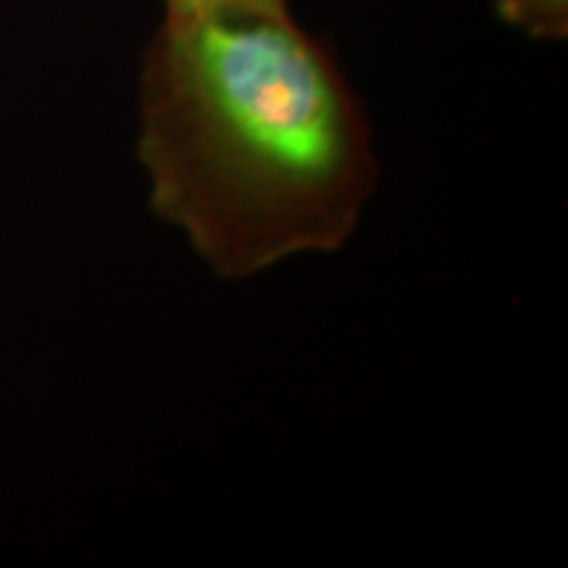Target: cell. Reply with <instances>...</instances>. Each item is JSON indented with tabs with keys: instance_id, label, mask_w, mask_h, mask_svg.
I'll list each match as a JSON object with an SVG mask.
<instances>
[{
	"instance_id": "1",
	"label": "cell",
	"mask_w": 568,
	"mask_h": 568,
	"mask_svg": "<svg viewBox=\"0 0 568 568\" xmlns=\"http://www.w3.org/2000/svg\"><path fill=\"white\" fill-rule=\"evenodd\" d=\"M138 159L155 216L230 282L339 251L379 180L364 105L293 13H163Z\"/></svg>"
},
{
	"instance_id": "2",
	"label": "cell",
	"mask_w": 568,
	"mask_h": 568,
	"mask_svg": "<svg viewBox=\"0 0 568 568\" xmlns=\"http://www.w3.org/2000/svg\"><path fill=\"white\" fill-rule=\"evenodd\" d=\"M495 17L531 40L564 42L568 38V0H493Z\"/></svg>"
},
{
	"instance_id": "3",
	"label": "cell",
	"mask_w": 568,
	"mask_h": 568,
	"mask_svg": "<svg viewBox=\"0 0 568 568\" xmlns=\"http://www.w3.org/2000/svg\"><path fill=\"white\" fill-rule=\"evenodd\" d=\"M290 13L287 0H163V13Z\"/></svg>"
}]
</instances>
